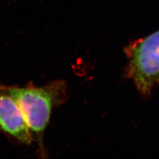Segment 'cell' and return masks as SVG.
<instances>
[{"mask_svg":"<svg viewBox=\"0 0 159 159\" xmlns=\"http://www.w3.org/2000/svg\"><path fill=\"white\" fill-rule=\"evenodd\" d=\"M124 52L127 59L126 77L139 93L149 96L159 84V30L130 43Z\"/></svg>","mask_w":159,"mask_h":159,"instance_id":"2","label":"cell"},{"mask_svg":"<svg viewBox=\"0 0 159 159\" xmlns=\"http://www.w3.org/2000/svg\"><path fill=\"white\" fill-rule=\"evenodd\" d=\"M66 89V84L63 80L52 81L42 87H37L33 83L21 88L9 86L42 157H46L47 154L43 143L44 131L54 109L67 100Z\"/></svg>","mask_w":159,"mask_h":159,"instance_id":"1","label":"cell"},{"mask_svg":"<svg viewBox=\"0 0 159 159\" xmlns=\"http://www.w3.org/2000/svg\"><path fill=\"white\" fill-rule=\"evenodd\" d=\"M0 132L19 143L29 145L33 139L9 86H0Z\"/></svg>","mask_w":159,"mask_h":159,"instance_id":"3","label":"cell"}]
</instances>
